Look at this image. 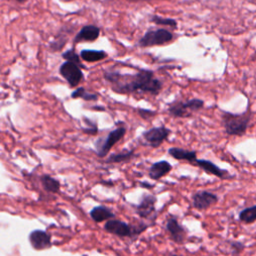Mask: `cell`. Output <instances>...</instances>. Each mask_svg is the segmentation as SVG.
Returning <instances> with one entry per match:
<instances>
[{"label": "cell", "mask_w": 256, "mask_h": 256, "mask_svg": "<svg viewBox=\"0 0 256 256\" xmlns=\"http://www.w3.org/2000/svg\"><path fill=\"white\" fill-rule=\"evenodd\" d=\"M59 73L71 87H77L84 77L82 68L71 61L63 62L59 67Z\"/></svg>", "instance_id": "cell-7"}, {"label": "cell", "mask_w": 256, "mask_h": 256, "mask_svg": "<svg viewBox=\"0 0 256 256\" xmlns=\"http://www.w3.org/2000/svg\"><path fill=\"white\" fill-rule=\"evenodd\" d=\"M147 225H131L117 219H109L104 224V230L118 237H134L146 230Z\"/></svg>", "instance_id": "cell-3"}, {"label": "cell", "mask_w": 256, "mask_h": 256, "mask_svg": "<svg viewBox=\"0 0 256 256\" xmlns=\"http://www.w3.org/2000/svg\"><path fill=\"white\" fill-rule=\"evenodd\" d=\"M104 79L111 84L116 93L129 94L135 92L158 95L162 89V82L155 77L154 72L148 69H140L135 74H122L118 71L106 70Z\"/></svg>", "instance_id": "cell-1"}, {"label": "cell", "mask_w": 256, "mask_h": 256, "mask_svg": "<svg viewBox=\"0 0 256 256\" xmlns=\"http://www.w3.org/2000/svg\"><path fill=\"white\" fill-rule=\"evenodd\" d=\"M239 219L242 222L247 224L255 222L256 221V205L243 209L239 213Z\"/></svg>", "instance_id": "cell-22"}, {"label": "cell", "mask_w": 256, "mask_h": 256, "mask_svg": "<svg viewBox=\"0 0 256 256\" xmlns=\"http://www.w3.org/2000/svg\"><path fill=\"white\" fill-rule=\"evenodd\" d=\"M170 133L171 130L169 128H166L165 126H159L144 131L142 133V137L147 145L152 148H157L164 142V140H166Z\"/></svg>", "instance_id": "cell-8"}, {"label": "cell", "mask_w": 256, "mask_h": 256, "mask_svg": "<svg viewBox=\"0 0 256 256\" xmlns=\"http://www.w3.org/2000/svg\"><path fill=\"white\" fill-rule=\"evenodd\" d=\"M172 170V165L165 160L153 163L149 168V177L153 180H159Z\"/></svg>", "instance_id": "cell-15"}, {"label": "cell", "mask_w": 256, "mask_h": 256, "mask_svg": "<svg viewBox=\"0 0 256 256\" xmlns=\"http://www.w3.org/2000/svg\"><path fill=\"white\" fill-rule=\"evenodd\" d=\"M166 230L169 233L171 240L177 244H182L186 238V230L182 227L177 219L169 218L166 221Z\"/></svg>", "instance_id": "cell-13"}, {"label": "cell", "mask_w": 256, "mask_h": 256, "mask_svg": "<svg viewBox=\"0 0 256 256\" xmlns=\"http://www.w3.org/2000/svg\"><path fill=\"white\" fill-rule=\"evenodd\" d=\"M137 112H138L139 116L141 118H143V119H150V118H152L156 114L155 111L148 110V109H143V108H138Z\"/></svg>", "instance_id": "cell-26"}, {"label": "cell", "mask_w": 256, "mask_h": 256, "mask_svg": "<svg viewBox=\"0 0 256 256\" xmlns=\"http://www.w3.org/2000/svg\"><path fill=\"white\" fill-rule=\"evenodd\" d=\"M62 58L65 59L66 61L74 62L75 64H77V65L80 66L81 68H86V67L81 63L80 54H77V53L75 52V49H74V48H71V49H68V50L64 51V52L62 53Z\"/></svg>", "instance_id": "cell-24"}, {"label": "cell", "mask_w": 256, "mask_h": 256, "mask_svg": "<svg viewBox=\"0 0 256 256\" xmlns=\"http://www.w3.org/2000/svg\"><path fill=\"white\" fill-rule=\"evenodd\" d=\"M40 182L44 190L47 192L58 193L60 190V182L57 179L51 177L50 175H42L40 177Z\"/></svg>", "instance_id": "cell-19"}, {"label": "cell", "mask_w": 256, "mask_h": 256, "mask_svg": "<svg viewBox=\"0 0 256 256\" xmlns=\"http://www.w3.org/2000/svg\"><path fill=\"white\" fill-rule=\"evenodd\" d=\"M221 119L225 132L228 135L242 136L246 133L248 129L251 120V114L249 112L241 114L223 112Z\"/></svg>", "instance_id": "cell-2"}, {"label": "cell", "mask_w": 256, "mask_h": 256, "mask_svg": "<svg viewBox=\"0 0 256 256\" xmlns=\"http://www.w3.org/2000/svg\"><path fill=\"white\" fill-rule=\"evenodd\" d=\"M62 1H66V2H68V1H74V0H62Z\"/></svg>", "instance_id": "cell-33"}, {"label": "cell", "mask_w": 256, "mask_h": 256, "mask_svg": "<svg viewBox=\"0 0 256 256\" xmlns=\"http://www.w3.org/2000/svg\"><path fill=\"white\" fill-rule=\"evenodd\" d=\"M17 2H19V3H23V2H25L26 0H16Z\"/></svg>", "instance_id": "cell-31"}, {"label": "cell", "mask_w": 256, "mask_h": 256, "mask_svg": "<svg viewBox=\"0 0 256 256\" xmlns=\"http://www.w3.org/2000/svg\"><path fill=\"white\" fill-rule=\"evenodd\" d=\"M67 41H68V37L65 36L63 32H59L56 35L55 39L49 44V48L51 51H59L65 46Z\"/></svg>", "instance_id": "cell-23"}, {"label": "cell", "mask_w": 256, "mask_h": 256, "mask_svg": "<svg viewBox=\"0 0 256 256\" xmlns=\"http://www.w3.org/2000/svg\"><path fill=\"white\" fill-rule=\"evenodd\" d=\"M192 165L199 167L200 169H202L204 172L214 175L220 179H227L230 178V174L227 170L221 169L220 167H218L216 164H214L213 162L209 161V160H205V159H196Z\"/></svg>", "instance_id": "cell-11"}, {"label": "cell", "mask_w": 256, "mask_h": 256, "mask_svg": "<svg viewBox=\"0 0 256 256\" xmlns=\"http://www.w3.org/2000/svg\"><path fill=\"white\" fill-rule=\"evenodd\" d=\"M90 217L97 223H101L112 219L114 217V213L105 206H96L90 211Z\"/></svg>", "instance_id": "cell-17"}, {"label": "cell", "mask_w": 256, "mask_h": 256, "mask_svg": "<svg viewBox=\"0 0 256 256\" xmlns=\"http://www.w3.org/2000/svg\"><path fill=\"white\" fill-rule=\"evenodd\" d=\"M80 57L82 60L93 63L100 60H103L107 57V53L104 50H91V49H83L80 51Z\"/></svg>", "instance_id": "cell-18"}, {"label": "cell", "mask_w": 256, "mask_h": 256, "mask_svg": "<svg viewBox=\"0 0 256 256\" xmlns=\"http://www.w3.org/2000/svg\"><path fill=\"white\" fill-rule=\"evenodd\" d=\"M100 36V28L96 25H85L76 34L73 39V43L79 42H93Z\"/></svg>", "instance_id": "cell-14"}, {"label": "cell", "mask_w": 256, "mask_h": 256, "mask_svg": "<svg viewBox=\"0 0 256 256\" xmlns=\"http://www.w3.org/2000/svg\"><path fill=\"white\" fill-rule=\"evenodd\" d=\"M231 248H232V251L234 253H240L244 249V245L242 243H239V242H232L231 243Z\"/></svg>", "instance_id": "cell-27"}, {"label": "cell", "mask_w": 256, "mask_h": 256, "mask_svg": "<svg viewBox=\"0 0 256 256\" xmlns=\"http://www.w3.org/2000/svg\"><path fill=\"white\" fill-rule=\"evenodd\" d=\"M28 240L30 245L35 250H44L52 246L51 235L44 230L36 229L29 233Z\"/></svg>", "instance_id": "cell-10"}, {"label": "cell", "mask_w": 256, "mask_h": 256, "mask_svg": "<svg viewBox=\"0 0 256 256\" xmlns=\"http://www.w3.org/2000/svg\"><path fill=\"white\" fill-rule=\"evenodd\" d=\"M168 154L176 160H184L192 164L197 159L196 151L185 150L179 147H171L168 149Z\"/></svg>", "instance_id": "cell-16"}, {"label": "cell", "mask_w": 256, "mask_h": 256, "mask_svg": "<svg viewBox=\"0 0 256 256\" xmlns=\"http://www.w3.org/2000/svg\"><path fill=\"white\" fill-rule=\"evenodd\" d=\"M125 133H126V128L121 126L110 131L105 136V138L98 140L96 143V152L98 156L105 157L108 154V152L111 150V148L124 137Z\"/></svg>", "instance_id": "cell-6"}, {"label": "cell", "mask_w": 256, "mask_h": 256, "mask_svg": "<svg viewBox=\"0 0 256 256\" xmlns=\"http://www.w3.org/2000/svg\"><path fill=\"white\" fill-rule=\"evenodd\" d=\"M141 185H142V186H146V187H149V188H152V187H153L152 185H150V184H148V183H142Z\"/></svg>", "instance_id": "cell-29"}, {"label": "cell", "mask_w": 256, "mask_h": 256, "mask_svg": "<svg viewBox=\"0 0 256 256\" xmlns=\"http://www.w3.org/2000/svg\"><path fill=\"white\" fill-rule=\"evenodd\" d=\"M173 34L167 29H150L148 30L137 42V46L140 48H148L158 45L166 44L173 40Z\"/></svg>", "instance_id": "cell-5"}, {"label": "cell", "mask_w": 256, "mask_h": 256, "mask_svg": "<svg viewBox=\"0 0 256 256\" xmlns=\"http://www.w3.org/2000/svg\"><path fill=\"white\" fill-rule=\"evenodd\" d=\"M150 20L156 24V25H163V26H169L171 28H177V22L176 20L172 18H164L159 15H152Z\"/></svg>", "instance_id": "cell-25"}, {"label": "cell", "mask_w": 256, "mask_h": 256, "mask_svg": "<svg viewBox=\"0 0 256 256\" xmlns=\"http://www.w3.org/2000/svg\"><path fill=\"white\" fill-rule=\"evenodd\" d=\"M169 256H178V255H175V254H170Z\"/></svg>", "instance_id": "cell-32"}, {"label": "cell", "mask_w": 256, "mask_h": 256, "mask_svg": "<svg viewBox=\"0 0 256 256\" xmlns=\"http://www.w3.org/2000/svg\"><path fill=\"white\" fill-rule=\"evenodd\" d=\"M71 98H81L85 101H96L98 99V94L87 92L84 87H78L71 93Z\"/></svg>", "instance_id": "cell-21"}, {"label": "cell", "mask_w": 256, "mask_h": 256, "mask_svg": "<svg viewBox=\"0 0 256 256\" xmlns=\"http://www.w3.org/2000/svg\"><path fill=\"white\" fill-rule=\"evenodd\" d=\"M204 101L198 98H192L185 101H174L168 106V113L176 118H185L191 116L193 112L202 109Z\"/></svg>", "instance_id": "cell-4"}, {"label": "cell", "mask_w": 256, "mask_h": 256, "mask_svg": "<svg viewBox=\"0 0 256 256\" xmlns=\"http://www.w3.org/2000/svg\"><path fill=\"white\" fill-rule=\"evenodd\" d=\"M218 202V196L209 191H198L192 195V206L197 210H206Z\"/></svg>", "instance_id": "cell-9"}, {"label": "cell", "mask_w": 256, "mask_h": 256, "mask_svg": "<svg viewBox=\"0 0 256 256\" xmlns=\"http://www.w3.org/2000/svg\"><path fill=\"white\" fill-rule=\"evenodd\" d=\"M135 157L134 151L133 150H125L119 153H114L110 155L105 162L106 163H122V162H127L130 159Z\"/></svg>", "instance_id": "cell-20"}, {"label": "cell", "mask_w": 256, "mask_h": 256, "mask_svg": "<svg viewBox=\"0 0 256 256\" xmlns=\"http://www.w3.org/2000/svg\"><path fill=\"white\" fill-rule=\"evenodd\" d=\"M156 197L151 194H145L142 196L139 204L136 205V212L142 218H148L155 212Z\"/></svg>", "instance_id": "cell-12"}, {"label": "cell", "mask_w": 256, "mask_h": 256, "mask_svg": "<svg viewBox=\"0 0 256 256\" xmlns=\"http://www.w3.org/2000/svg\"><path fill=\"white\" fill-rule=\"evenodd\" d=\"M83 131H84L85 133L94 135V134L97 133V125H95V123H92L91 127H89V128H83Z\"/></svg>", "instance_id": "cell-28"}, {"label": "cell", "mask_w": 256, "mask_h": 256, "mask_svg": "<svg viewBox=\"0 0 256 256\" xmlns=\"http://www.w3.org/2000/svg\"><path fill=\"white\" fill-rule=\"evenodd\" d=\"M127 1H131V2H139V1H152V0H127Z\"/></svg>", "instance_id": "cell-30"}]
</instances>
